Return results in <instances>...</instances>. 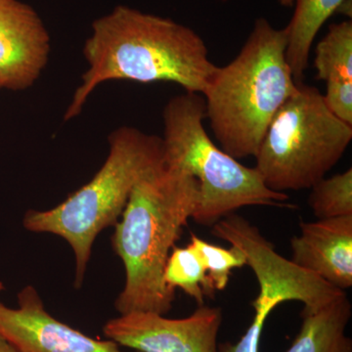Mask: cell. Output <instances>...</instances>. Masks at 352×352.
<instances>
[{"mask_svg": "<svg viewBox=\"0 0 352 352\" xmlns=\"http://www.w3.org/2000/svg\"><path fill=\"white\" fill-rule=\"evenodd\" d=\"M287 44V28L259 18L239 54L217 67L201 94L215 138L236 160L256 157L271 120L296 92Z\"/></svg>", "mask_w": 352, "mask_h": 352, "instance_id": "3957f363", "label": "cell"}, {"mask_svg": "<svg viewBox=\"0 0 352 352\" xmlns=\"http://www.w3.org/2000/svg\"><path fill=\"white\" fill-rule=\"evenodd\" d=\"M4 289L3 284H2V282L0 281V293H1L2 291Z\"/></svg>", "mask_w": 352, "mask_h": 352, "instance_id": "603a6c76", "label": "cell"}, {"mask_svg": "<svg viewBox=\"0 0 352 352\" xmlns=\"http://www.w3.org/2000/svg\"><path fill=\"white\" fill-rule=\"evenodd\" d=\"M83 56L87 68L65 113L66 122L82 112L102 83L173 82L201 95L217 67L191 28L124 6L94 21Z\"/></svg>", "mask_w": 352, "mask_h": 352, "instance_id": "6da1fadb", "label": "cell"}, {"mask_svg": "<svg viewBox=\"0 0 352 352\" xmlns=\"http://www.w3.org/2000/svg\"><path fill=\"white\" fill-rule=\"evenodd\" d=\"M0 352H18V351L3 338L0 337Z\"/></svg>", "mask_w": 352, "mask_h": 352, "instance_id": "44dd1931", "label": "cell"}, {"mask_svg": "<svg viewBox=\"0 0 352 352\" xmlns=\"http://www.w3.org/2000/svg\"><path fill=\"white\" fill-rule=\"evenodd\" d=\"M351 314L346 294L317 309L303 308L300 332L285 352H352L346 335Z\"/></svg>", "mask_w": 352, "mask_h": 352, "instance_id": "7c38bea8", "label": "cell"}, {"mask_svg": "<svg viewBox=\"0 0 352 352\" xmlns=\"http://www.w3.org/2000/svg\"><path fill=\"white\" fill-rule=\"evenodd\" d=\"M352 126L327 108L318 88L298 83L265 132L254 168L275 192L310 189L346 151Z\"/></svg>", "mask_w": 352, "mask_h": 352, "instance_id": "8992f818", "label": "cell"}, {"mask_svg": "<svg viewBox=\"0 0 352 352\" xmlns=\"http://www.w3.org/2000/svg\"><path fill=\"white\" fill-rule=\"evenodd\" d=\"M50 32L36 11L20 0H0V85L34 87L50 61Z\"/></svg>", "mask_w": 352, "mask_h": 352, "instance_id": "30bf717a", "label": "cell"}, {"mask_svg": "<svg viewBox=\"0 0 352 352\" xmlns=\"http://www.w3.org/2000/svg\"><path fill=\"white\" fill-rule=\"evenodd\" d=\"M0 337L18 352H124L113 340L94 339L54 318L32 286L21 289L17 308L0 300Z\"/></svg>", "mask_w": 352, "mask_h": 352, "instance_id": "9c48e42d", "label": "cell"}, {"mask_svg": "<svg viewBox=\"0 0 352 352\" xmlns=\"http://www.w3.org/2000/svg\"><path fill=\"white\" fill-rule=\"evenodd\" d=\"M0 89H2V88H1V85H0Z\"/></svg>", "mask_w": 352, "mask_h": 352, "instance_id": "cb8c5ba5", "label": "cell"}, {"mask_svg": "<svg viewBox=\"0 0 352 352\" xmlns=\"http://www.w3.org/2000/svg\"><path fill=\"white\" fill-rule=\"evenodd\" d=\"M108 143L107 159L89 182L56 207L28 210L23 219L28 231L68 243L75 254L76 288L82 287L99 234L119 221L136 184L164 164L162 138L135 127L115 129Z\"/></svg>", "mask_w": 352, "mask_h": 352, "instance_id": "277c9868", "label": "cell"}, {"mask_svg": "<svg viewBox=\"0 0 352 352\" xmlns=\"http://www.w3.org/2000/svg\"><path fill=\"white\" fill-rule=\"evenodd\" d=\"M323 100L338 119L352 126V80L327 82Z\"/></svg>", "mask_w": 352, "mask_h": 352, "instance_id": "d6986e66", "label": "cell"}, {"mask_svg": "<svg viewBox=\"0 0 352 352\" xmlns=\"http://www.w3.org/2000/svg\"><path fill=\"white\" fill-rule=\"evenodd\" d=\"M212 233L244 252L259 293L276 296L282 302H302L307 309H317L346 294L280 256L258 227L235 212L214 224Z\"/></svg>", "mask_w": 352, "mask_h": 352, "instance_id": "52a82bcc", "label": "cell"}, {"mask_svg": "<svg viewBox=\"0 0 352 352\" xmlns=\"http://www.w3.org/2000/svg\"><path fill=\"white\" fill-rule=\"evenodd\" d=\"M308 205L318 219L352 215V170L322 178L311 187Z\"/></svg>", "mask_w": 352, "mask_h": 352, "instance_id": "2e32d148", "label": "cell"}, {"mask_svg": "<svg viewBox=\"0 0 352 352\" xmlns=\"http://www.w3.org/2000/svg\"><path fill=\"white\" fill-rule=\"evenodd\" d=\"M164 164L196 178L199 201L192 219L212 227L241 208L289 207V197L268 188L256 168H248L217 147L204 120L205 101L198 94L177 95L164 109Z\"/></svg>", "mask_w": 352, "mask_h": 352, "instance_id": "5b68a950", "label": "cell"}, {"mask_svg": "<svg viewBox=\"0 0 352 352\" xmlns=\"http://www.w3.org/2000/svg\"><path fill=\"white\" fill-rule=\"evenodd\" d=\"M280 6L286 7V8H291L294 6V0H278Z\"/></svg>", "mask_w": 352, "mask_h": 352, "instance_id": "7402d4cb", "label": "cell"}, {"mask_svg": "<svg viewBox=\"0 0 352 352\" xmlns=\"http://www.w3.org/2000/svg\"><path fill=\"white\" fill-rule=\"evenodd\" d=\"M189 244L203 261L208 282L215 293L226 289L234 270L247 265L244 252L235 245L226 249L210 244L194 233H191Z\"/></svg>", "mask_w": 352, "mask_h": 352, "instance_id": "e0dca14e", "label": "cell"}, {"mask_svg": "<svg viewBox=\"0 0 352 352\" xmlns=\"http://www.w3.org/2000/svg\"><path fill=\"white\" fill-rule=\"evenodd\" d=\"M164 281L173 291L182 289L199 305H204L205 296L214 298L217 294L208 282L203 261L190 244L171 250L164 266Z\"/></svg>", "mask_w": 352, "mask_h": 352, "instance_id": "9a60e30c", "label": "cell"}, {"mask_svg": "<svg viewBox=\"0 0 352 352\" xmlns=\"http://www.w3.org/2000/svg\"><path fill=\"white\" fill-rule=\"evenodd\" d=\"M222 320L221 308L205 305L179 319L134 311L106 322L103 333L120 346L138 352H219Z\"/></svg>", "mask_w": 352, "mask_h": 352, "instance_id": "ba28073f", "label": "cell"}, {"mask_svg": "<svg viewBox=\"0 0 352 352\" xmlns=\"http://www.w3.org/2000/svg\"><path fill=\"white\" fill-rule=\"evenodd\" d=\"M291 261L336 288L352 287V215L302 221Z\"/></svg>", "mask_w": 352, "mask_h": 352, "instance_id": "8fae6325", "label": "cell"}, {"mask_svg": "<svg viewBox=\"0 0 352 352\" xmlns=\"http://www.w3.org/2000/svg\"><path fill=\"white\" fill-rule=\"evenodd\" d=\"M351 0H344L340 8L338 9L337 13L342 14V15L347 16L349 19H351Z\"/></svg>", "mask_w": 352, "mask_h": 352, "instance_id": "ffe728a7", "label": "cell"}, {"mask_svg": "<svg viewBox=\"0 0 352 352\" xmlns=\"http://www.w3.org/2000/svg\"><path fill=\"white\" fill-rule=\"evenodd\" d=\"M316 80H352V21L329 25L315 48Z\"/></svg>", "mask_w": 352, "mask_h": 352, "instance_id": "5bb4252c", "label": "cell"}, {"mask_svg": "<svg viewBox=\"0 0 352 352\" xmlns=\"http://www.w3.org/2000/svg\"><path fill=\"white\" fill-rule=\"evenodd\" d=\"M198 201L196 178L166 164L134 187L111 239L126 271L124 289L115 302L120 314H168L175 291L164 283V266Z\"/></svg>", "mask_w": 352, "mask_h": 352, "instance_id": "7a4b0ae2", "label": "cell"}, {"mask_svg": "<svg viewBox=\"0 0 352 352\" xmlns=\"http://www.w3.org/2000/svg\"><path fill=\"white\" fill-rule=\"evenodd\" d=\"M252 307L254 309V319L245 335L236 344L224 342L219 344V352H259V342L264 325L277 305L264 298H256L252 302Z\"/></svg>", "mask_w": 352, "mask_h": 352, "instance_id": "ac0fdd59", "label": "cell"}, {"mask_svg": "<svg viewBox=\"0 0 352 352\" xmlns=\"http://www.w3.org/2000/svg\"><path fill=\"white\" fill-rule=\"evenodd\" d=\"M344 0H294L295 12L287 25L286 57L296 83L303 82L312 44Z\"/></svg>", "mask_w": 352, "mask_h": 352, "instance_id": "4fadbf2b", "label": "cell"}]
</instances>
